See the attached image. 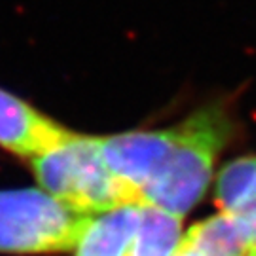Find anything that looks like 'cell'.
I'll use <instances>...</instances> for the list:
<instances>
[{"instance_id":"obj_5","label":"cell","mask_w":256,"mask_h":256,"mask_svg":"<svg viewBox=\"0 0 256 256\" xmlns=\"http://www.w3.org/2000/svg\"><path fill=\"white\" fill-rule=\"evenodd\" d=\"M66 133V128L34 104L0 88V148L21 160H30Z\"/></svg>"},{"instance_id":"obj_1","label":"cell","mask_w":256,"mask_h":256,"mask_svg":"<svg viewBox=\"0 0 256 256\" xmlns=\"http://www.w3.org/2000/svg\"><path fill=\"white\" fill-rule=\"evenodd\" d=\"M38 188L86 216L129 205L102 156L101 137L66 129L28 160Z\"/></svg>"},{"instance_id":"obj_9","label":"cell","mask_w":256,"mask_h":256,"mask_svg":"<svg viewBox=\"0 0 256 256\" xmlns=\"http://www.w3.org/2000/svg\"><path fill=\"white\" fill-rule=\"evenodd\" d=\"M243 230H245V236H247V245H248V256H256V205L252 209L245 210L238 214Z\"/></svg>"},{"instance_id":"obj_2","label":"cell","mask_w":256,"mask_h":256,"mask_svg":"<svg viewBox=\"0 0 256 256\" xmlns=\"http://www.w3.org/2000/svg\"><path fill=\"white\" fill-rule=\"evenodd\" d=\"M228 137L230 122L220 106H207L178 124L173 152L142 192L140 205L184 218L207 192L212 165Z\"/></svg>"},{"instance_id":"obj_4","label":"cell","mask_w":256,"mask_h":256,"mask_svg":"<svg viewBox=\"0 0 256 256\" xmlns=\"http://www.w3.org/2000/svg\"><path fill=\"white\" fill-rule=\"evenodd\" d=\"M176 137L178 126L101 137L104 162L129 205H140L142 192L167 164Z\"/></svg>"},{"instance_id":"obj_6","label":"cell","mask_w":256,"mask_h":256,"mask_svg":"<svg viewBox=\"0 0 256 256\" xmlns=\"http://www.w3.org/2000/svg\"><path fill=\"white\" fill-rule=\"evenodd\" d=\"M182 243L203 256H248L247 236L238 214L220 212L196 224L182 238Z\"/></svg>"},{"instance_id":"obj_3","label":"cell","mask_w":256,"mask_h":256,"mask_svg":"<svg viewBox=\"0 0 256 256\" xmlns=\"http://www.w3.org/2000/svg\"><path fill=\"white\" fill-rule=\"evenodd\" d=\"M88 218L40 188L0 190V254L40 256L72 250Z\"/></svg>"},{"instance_id":"obj_7","label":"cell","mask_w":256,"mask_h":256,"mask_svg":"<svg viewBox=\"0 0 256 256\" xmlns=\"http://www.w3.org/2000/svg\"><path fill=\"white\" fill-rule=\"evenodd\" d=\"M182 241V218L150 205H140V224L133 256H174Z\"/></svg>"},{"instance_id":"obj_10","label":"cell","mask_w":256,"mask_h":256,"mask_svg":"<svg viewBox=\"0 0 256 256\" xmlns=\"http://www.w3.org/2000/svg\"><path fill=\"white\" fill-rule=\"evenodd\" d=\"M174 256H203V254L200 250H196L194 247H190V245H186V243L180 241V247H178V250H176Z\"/></svg>"},{"instance_id":"obj_8","label":"cell","mask_w":256,"mask_h":256,"mask_svg":"<svg viewBox=\"0 0 256 256\" xmlns=\"http://www.w3.org/2000/svg\"><path fill=\"white\" fill-rule=\"evenodd\" d=\"M214 198L222 212L241 214L256 205V158H241L218 174Z\"/></svg>"}]
</instances>
